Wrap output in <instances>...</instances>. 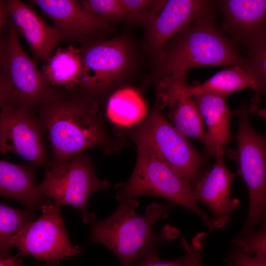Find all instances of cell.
<instances>
[{
	"instance_id": "cell-27",
	"label": "cell",
	"mask_w": 266,
	"mask_h": 266,
	"mask_svg": "<svg viewBox=\"0 0 266 266\" xmlns=\"http://www.w3.org/2000/svg\"><path fill=\"white\" fill-rule=\"evenodd\" d=\"M248 58L252 73L258 79L262 94L266 93V38L249 47Z\"/></svg>"
},
{
	"instance_id": "cell-6",
	"label": "cell",
	"mask_w": 266,
	"mask_h": 266,
	"mask_svg": "<svg viewBox=\"0 0 266 266\" xmlns=\"http://www.w3.org/2000/svg\"><path fill=\"white\" fill-rule=\"evenodd\" d=\"M238 128L234 136L236 150L227 156L237 162V174L244 180L249 194L250 204L246 222L239 235L248 233L264 216L266 206V135L258 133L249 119V109L235 112Z\"/></svg>"
},
{
	"instance_id": "cell-7",
	"label": "cell",
	"mask_w": 266,
	"mask_h": 266,
	"mask_svg": "<svg viewBox=\"0 0 266 266\" xmlns=\"http://www.w3.org/2000/svg\"><path fill=\"white\" fill-rule=\"evenodd\" d=\"M109 186L96 176L90 158L82 153L47 170L38 187L44 197L52 199L56 204L78 208L83 222L92 224L95 216L87 209L88 200L93 193Z\"/></svg>"
},
{
	"instance_id": "cell-5",
	"label": "cell",
	"mask_w": 266,
	"mask_h": 266,
	"mask_svg": "<svg viewBox=\"0 0 266 266\" xmlns=\"http://www.w3.org/2000/svg\"><path fill=\"white\" fill-rule=\"evenodd\" d=\"M138 157L129 181L118 185L116 198L121 202L137 200L143 195H154L184 206L198 215L211 231L215 228L212 219L198 206L192 195L191 184L178 176L147 145L135 142Z\"/></svg>"
},
{
	"instance_id": "cell-16",
	"label": "cell",
	"mask_w": 266,
	"mask_h": 266,
	"mask_svg": "<svg viewBox=\"0 0 266 266\" xmlns=\"http://www.w3.org/2000/svg\"><path fill=\"white\" fill-rule=\"evenodd\" d=\"M223 28L233 39L249 47L266 38V0L220 1Z\"/></svg>"
},
{
	"instance_id": "cell-25",
	"label": "cell",
	"mask_w": 266,
	"mask_h": 266,
	"mask_svg": "<svg viewBox=\"0 0 266 266\" xmlns=\"http://www.w3.org/2000/svg\"><path fill=\"white\" fill-rule=\"evenodd\" d=\"M127 20L144 24L165 4L166 0H122Z\"/></svg>"
},
{
	"instance_id": "cell-3",
	"label": "cell",
	"mask_w": 266,
	"mask_h": 266,
	"mask_svg": "<svg viewBox=\"0 0 266 266\" xmlns=\"http://www.w3.org/2000/svg\"><path fill=\"white\" fill-rule=\"evenodd\" d=\"M138 204L137 200L121 202L109 217L92 224L90 242L105 245L115 254L122 266H133L140 258L156 250L159 242L172 239L168 229L156 234L152 226L167 217L173 204H150L143 216L135 211Z\"/></svg>"
},
{
	"instance_id": "cell-18",
	"label": "cell",
	"mask_w": 266,
	"mask_h": 266,
	"mask_svg": "<svg viewBox=\"0 0 266 266\" xmlns=\"http://www.w3.org/2000/svg\"><path fill=\"white\" fill-rule=\"evenodd\" d=\"M202 118L207 131L203 144L210 155L223 156L224 148L230 139V117L232 112L226 98L213 95L192 97Z\"/></svg>"
},
{
	"instance_id": "cell-20",
	"label": "cell",
	"mask_w": 266,
	"mask_h": 266,
	"mask_svg": "<svg viewBox=\"0 0 266 266\" xmlns=\"http://www.w3.org/2000/svg\"><path fill=\"white\" fill-rule=\"evenodd\" d=\"M251 89L255 95L249 111L258 109L262 95L258 79L250 71L239 66H231L219 71L200 84L189 86L192 97L200 95H213L225 98L238 91Z\"/></svg>"
},
{
	"instance_id": "cell-2",
	"label": "cell",
	"mask_w": 266,
	"mask_h": 266,
	"mask_svg": "<svg viewBox=\"0 0 266 266\" xmlns=\"http://www.w3.org/2000/svg\"><path fill=\"white\" fill-rule=\"evenodd\" d=\"M206 66H239L252 72L248 59L218 29L212 11L198 17L172 38L160 52L153 77Z\"/></svg>"
},
{
	"instance_id": "cell-30",
	"label": "cell",
	"mask_w": 266,
	"mask_h": 266,
	"mask_svg": "<svg viewBox=\"0 0 266 266\" xmlns=\"http://www.w3.org/2000/svg\"><path fill=\"white\" fill-rule=\"evenodd\" d=\"M189 263L187 255L173 261L161 260L157 255V250H155L145 256L138 266H189Z\"/></svg>"
},
{
	"instance_id": "cell-17",
	"label": "cell",
	"mask_w": 266,
	"mask_h": 266,
	"mask_svg": "<svg viewBox=\"0 0 266 266\" xmlns=\"http://www.w3.org/2000/svg\"><path fill=\"white\" fill-rule=\"evenodd\" d=\"M12 23L28 43L34 57L47 63L63 39L60 31L47 24L28 5L19 0L6 1Z\"/></svg>"
},
{
	"instance_id": "cell-28",
	"label": "cell",
	"mask_w": 266,
	"mask_h": 266,
	"mask_svg": "<svg viewBox=\"0 0 266 266\" xmlns=\"http://www.w3.org/2000/svg\"><path fill=\"white\" fill-rule=\"evenodd\" d=\"M205 234L200 233L189 244L184 236L181 239V244L187 252L189 259V266H202L201 249L204 241Z\"/></svg>"
},
{
	"instance_id": "cell-32",
	"label": "cell",
	"mask_w": 266,
	"mask_h": 266,
	"mask_svg": "<svg viewBox=\"0 0 266 266\" xmlns=\"http://www.w3.org/2000/svg\"><path fill=\"white\" fill-rule=\"evenodd\" d=\"M9 15V9L6 1H0V30L5 26L8 21L6 20L8 16Z\"/></svg>"
},
{
	"instance_id": "cell-33",
	"label": "cell",
	"mask_w": 266,
	"mask_h": 266,
	"mask_svg": "<svg viewBox=\"0 0 266 266\" xmlns=\"http://www.w3.org/2000/svg\"><path fill=\"white\" fill-rule=\"evenodd\" d=\"M250 114L258 116L266 120V108H258L250 112Z\"/></svg>"
},
{
	"instance_id": "cell-23",
	"label": "cell",
	"mask_w": 266,
	"mask_h": 266,
	"mask_svg": "<svg viewBox=\"0 0 266 266\" xmlns=\"http://www.w3.org/2000/svg\"><path fill=\"white\" fill-rule=\"evenodd\" d=\"M35 209H16L4 203L0 205V259L10 256L11 239L33 222Z\"/></svg>"
},
{
	"instance_id": "cell-11",
	"label": "cell",
	"mask_w": 266,
	"mask_h": 266,
	"mask_svg": "<svg viewBox=\"0 0 266 266\" xmlns=\"http://www.w3.org/2000/svg\"><path fill=\"white\" fill-rule=\"evenodd\" d=\"M39 118L30 110L1 107L0 150L1 154L15 153L33 164L46 162V153Z\"/></svg>"
},
{
	"instance_id": "cell-15",
	"label": "cell",
	"mask_w": 266,
	"mask_h": 266,
	"mask_svg": "<svg viewBox=\"0 0 266 266\" xmlns=\"http://www.w3.org/2000/svg\"><path fill=\"white\" fill-rule=\"evenodd\" d=\"M227 168L223 156L216 157L213 167L196 183L192 189L196 201L206 204L214 213L212 219L215 228H220L232 220L234 209L239 205L236 199L232 200L230 189L235 176Z\"/></svg>"
},
{
	"instance_id": "cell-26",
	"label": "cell",
	"mask_w": 266,
	"mask_h": 266,
	"mask_svg": "<svg viewBox=\"0 0 266 266\" xmlns=\"http://www.w3.org/2000/svg\"><path fill=\"white\" fill-rule=\"evenodd\" d=\"M233 242L238 249L266 261V224L257 232L237 236Z\"/></svg>"
},
{
	"instance_id": "cell-21",
	"label": "cell",
	"mask_w": 266,
	"mask_h": 266,
	"mask_svg": "<svg viewBox=\"0 0 266 266\" xmlns=\"http://www.w3.org/2000/svg\"><path fill=\"white\" fill-rule=\"evenodd\" d=\"M82 71L81 51L70 46L58 48L42 72L48 84L55 90L56 87L69 89L79 86Z\"/></svg>"
},
{
	"instance_id": "cell-34",
	"label": "cell",
	"mask_w": 266,
	"mask_h": 266,
	"mask_svg": "<svg viewBox=\"0 0 266 266\" xmlns=\"http://www.w3.org/2000/svg\"><path fill=\"white\" fill-rule=\"evenodd\" d=\"M47 266V265H46V264H44V265L43 266Z\"/></svg>"
},
{
	"instance_id": "cell-13",
	"label": "cell",
	"mask_w": 266,
	"mask_h": 266,
	"mask_svg": "<svg viewBox=\"0 0 266 266\" xmlns=\"http://www.w3.org/2000/svg\"><path fill=\"white\" fill-rule=\"evenodd\" d=\"M213 1L202 0H166L164 6L145 23L149 46L155 52L195 19L212 11Z\"/></svg>"
},
{
	"instance_id": "cell-1",
	"label": "cell",
	"mask_w": 266,
	"mask_h": 266,
	"mask_svg": "<svg viewBox=\"0 0 266 266\" xmlns=\"http://www.w3.org/2000/svg\"><path fill=\"white\" fill-rule=\"evenodd\" d=\"M40 108L39 119L50 139L54 166L91 148L109 145L98 103L90 97L60 95Z\"/></svg>"
},
{
	"instance_id": "cell-35",
	"label": "cell",
	"mask_w": 266,
	"mask_h": 266,
	"mask_svg": "<svg viewBox=\"0 0 266 266\" xmlns=\"http://www.w3.org/2000/svg\"><path fill=\"white\" fill-rule=\"evenodd\" d=\"M266 212V208H265V213Z\"/></svg>"
},
{
	"instance_id": "cell-10",
	"label": "cell",
	"mask_w": 266,
	"mask_h": 266,
	"mask_svg": "<svg viewBox=\"0 0 266 266\" xmlns=\"http://www.w3.org/2000/svg\"><path fill=\"white\" fill-rule=\"evenodd\" d=\"M81 51L82 71L79 87L90 95L108 91L130 68L132 57L120 38L88 43Z\"/></svg>"
},
{
	"instance_id": "cell-19",
	"label": "cell",
	"mask_w": 266,
	"mask_h": 266,
	"mask_svg": "<svg viewBox=\"0 0 266 266\" xmlns=\"http://www.w3.org/2000/svg\"><path fill=\"white\" fill-rule=\"evenodd\" d=\"M33 167L0 162V194L15 200L27 208L35 209L48 200L41 194L34 179Z\"/></svg>"
},
{
	"instance_id": "cell-8",
	"label": "cell",
	"mask_w": 266,
	"mask_h": 266,
	"mask_svg": "<svg viewBox=\"0 0 266 266\" xmlns=\"http://www.w3.org/2000/svg\"><path fill=\"white\" fill-rule=\"evenodd\" d=\"M133 140L148 146L180 177L190 184L197 178L202 163L200 155L186 136L153 109L132 134Z\"/></svg>"
},
{
	"instance_id": "cell-4",
	"label": "cell",
	"mask_w": 266,
	"mask_h": 266,
	"mask_svg": "<svg viewBox=\"0 0 266 266\" xmlns=\"http://www.w3.org/2000/svg\"><path fill=\"white\" fill-rule=\"evenodd\" d=\"M0 48V104L30 110L48 103L60 94L47 83L42 72L25 52L11 21Z\"/></svg>"
},
{
	"instance_id": "cell-9",
	"label": "cell",
	"mask_w": 266,
	"mask_h": 266,
	"mask_svg": "<svg viewBox=\"0 0 266 266\" xmlns=\"http://www.w3.org/2000/svg\"><path fill=\"white\" fill-rule=\"evenodd\" d=\"M39 208L41 216L11 239L10 248L16 247L21 254L41 259L48 266H57L63 259L78 255L81 251L66 234L60 205L47 201Z\"/></svg>"
},
{
	"instance_id": "cell-29",
	"label": "cell",
	"mask_w": 266,
	"mask_h": 266,
	"mask_svg": "<svg viewBox=\"0 0 266 266\" xmlns=\"http://www.w3.org/2000/svg\"><path fill=\"white\" fill-rule=\"evenodd\" d=\"M227 266H266V261L239 249L229 257Z\"/></svg>"
},
{
	"instance_id": "cell-22",
	"label": "cell",
	"mask_w": 266,
	"mask_h": 266,
	"mask_svg": "<svg viewBox=\"0 0 266 266\" xmlns=\"http://www.w3.org/2000/svg\"><path fill=\"white\" fill-rule=\"evenodd\" d=\"M106 112L111 122L130 126L143 119L146 106L139 93L132 88H126L111 95L107 103Z\"/></svg>"
},
{
	"instance_id": "cell-12",
	"label": "cell",
	"mask_w": 266,
	"mask_h": 266,
	"mask_svg": "<svg viewBox=\"0 0 266 266\" xmlns=\"http://www.w3.org/2000/svg\"><path fill=\"white\" fill-rule=\"evenodd\" d=\"M157 103L160 108L169 107L168 117L174 127L185 136L203 143L205 133L203 118L189 93L187 72H181L156 80Z\"/></svg>"
},
{
	"instance_id": "cell-31",
	"label": "cell",
	"mask_w": 266,
	"mask_h": 266,
	"mask_svg": "<svg viewBox=\"0 0 266 266\" xmlns=\"http://www.w3.org/2000/svg\"><path fill=\"white\" fill-rule=\"evenodd\" d=\"M20 255L19 252L14 256L0 259V266H23L22 258H18Z\"/></svg>"
},
{
	"instance_id": "cell-14",
	"label": "cell",
	"mask_w": 266,
	"mask_h": 266,
	"mask_svg": "<svg viewBox=\"0 0 266 266\" xmlns=\"http://www.w3.org/2000/svg\"><path fill=\"white\" fill-rule=\"evenodd\" d=\"M32 1L53 21L63 39L85 41L108 28V22L85 9L79 0Z\"/></svg>"
},
{
	"instance_id": "cell-24",
	"label": "cell",
	"mask_w": 266,
	"mask_h": 266,
	"mask_svg": "<svg viewBox=\"0 0 266 266\" xmlns=\"http://www.w3.org/2000/svg\"><path fill=\"white\" fill-rule=\"evenodd\" d=\"M79 1L85 9L107 22L127 20V12L122 0H83Z\"/></svg>"
}]
</instances>
